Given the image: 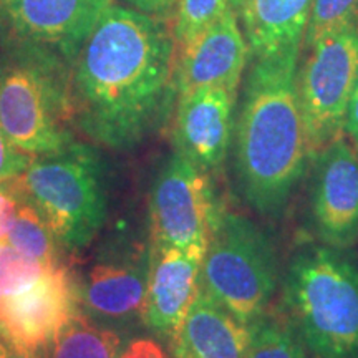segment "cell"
<instances>
[{
	"mask_svg": "<svg viewBox=\"0 0 358 358\" xmlns=\"http://www.w3.org/2000/svg\"><path fill=\"white\" fill-rule=\"evenodd\" d=\"M204 254L189 250L151 252L143 320L151 330L173 340L198 295Z\"/></svg>",
	"mask_w": 358,
	"mask_h": 358,
	"instance_id": "5bb4252c",
	"label": "cell"
},
{
	"mask_svg": "<svg viewBox=\"0 0 358 358\" xmlns=\"http://www.w3.org/2000/svg\"><path fill=\"white\" fill-rule=\"evenodd\" d=\"M8 181L69 252L90 245L108 217L105 169L92 146L70 143L58 153L35 158L25 173Z\"/></svg>",
	"mask_w": 358,
	"mask_h": 358,
	"instance_id": "277c9868",
	"label": "cell"
},
{
	"mask_svg": "<svg viewBox=\"0 0 358 358\" xmlns=\"http://www.w3.org/2000/svg\"><path fill=\"white\" fill-rule=\"evenodd\" d=\"M250 342L244 358H306L295 327L279 319H257L250 324Z\"/></svg>",
	"mask_w": 358,
	"mask_h": 358,
	"instance_id": "ffe728a7",
	"label": "cell"
},
{
	"mask_svg": "<svg viewBox=\"0 0 358 358\" xmlns=\"http://www.w3.org/2000/svg\"><path fill=\"white\" fill-rule=\"evenodd\" d=\"M150 266L140 262H101L80 287V302L100 319L124 320L143 313Z\"/></svg>",
	"mask_w": 358,
	"mask_h": 358,
	"instance_id": "e0dca14e",
	"label": "cell"
},
{
	"mask_svg": "<svg viewBox=\"0 0 358 358\" xmlns=\"http://www.w3.org/2000/svg\"><path fill=\"white\" fill-rule=\"evenodd\" d=\"M345 133L348 134V138H350L352 143L355 145L357 151H358V77H357L355 88H353L350 106H348Z\"/></svg>",
	"mask_w": 358,
	"mask_h": 358,
	"instance_id": "83f0119b",
	"label": "cell"
},
{
	"mask_svg": "<svg viewBox=\"0 0 358 358\" xmlns=\"http://www.w3.org/2000/svg\"><path fill=\"white\" fill-rule=\"evenodd\" d=\"M7 338V337H6ZM47 347H30L7 338L6 358H47Z\"/></svg>",
	"mask_w": 358,
	"mask_h": 358,
	"instance_id": "4316f807",
	"label": "cell"
},
{
	"mask_svg": "<svg viewBox=\"0 0 358 358\" xmlns=\"http://www.w3.org/2000/svg\"><path fill=\"white\" fill-rule=\"evenodd\" d=\"M174 75L169 22L113 3L73 60L70 123L98 145L129 150L166 120Z\"/></svg>",
	"mask_w": 358,
	"mask_h": 358,
	"instance_id": "6da1fadb",
	"label": "cell"
},
{
	"mask_svg": "<svg viewBox=\"0 0 358 358\" xmlns=\"http://www.w3.org/2000/svg\"><path fill=\"white\" fill-rule=\"evenodd\" d=\"M358 20V0H312L302 48L337 34Z\"/></svg>",
	"mask_w": 358,
	"mask_h": 358,
	"instance_id": "7402d4cb",
	"label": "cell"
},
{
	"mask_svg": "<svg viewBox=\"0 0 358 358\" xmlns=\"http://www.w3.org/2000/svg\"><path fill=\"white\" fill-rule=\"evenodd\" d=\"M6 294V287H3V284H2V280H0V299H2V295Z\"/></svg>",
	"mask_w": 358,
	"mask_h": 358,
	"instance_id": "4dcf8cb0",
	"label": "cell"
},
{
	"mask_svg": "<svg viewBox=\"0 0 358 358\" xmlns=\"http://www.w3.org/2000/svg\"><path fill=\"white\" fill-rule=\"evenodd\" d=\"M47 348V358H118L120 337L113 330L90 324L80 312L58 330Z\"/></svg>",
	"mask_w": 358,
	"mask_h": 358,
	"instance_id": "d6986e66",
	"label": "cell"
},
{
	"mask_svg": "<svg viewBox=\"0 0 358 358\" xmlns=\"http://www.w3.org/2000/svg\"><path fill=\"white\" fill-rule=\"evenodd\" d=\"M221 213L206 173L174 153L151 191V252L179 249L206 254Z\"/></svg>",
	"mask_w": 358,
	"mask_h": 358,
	"instance_id": "ba28073f",
	"label": "cell"
},
{
	"mask_svg": "<svg viewBox=\"0 0 358 358\" xmlns=\"http://www.w3.org/2000/svg\"><path fill=\"white\" fill-rule=\"evenodd\" d=\"M275 284V256L266 234L248 217L222 211L201 266V290L250 325L264 315Z\"/></svg>",
	"mask_w": 358,
	"mask_h": 358,
	"instance_id": "8992f818",
	"label": "cell"
},
{
	"mask_svg": "<svg viewBox=\"0 0 358 358\" xmlns=\"http://www.w3.org/2000/svg\"><path fill=\"white\" fill-rule=\"evenodd\" d=\"M312 217L325 245L345 250L358 243V151L338 138L315 158Z\"/></svg>",
	"mask_w": 358,
	"mask_h": 358,
	"instance_id": "8fae6325",
	"label": "cell"
},
{
	"mask_svg": "<svg viewBox=\"0 0 358 358\" xmlns=\"http://www.w3.org/2000/svg\"><path fill=\"white\" fill-rule=\"evenodd\" d=\"M27 261L43 268L60 266L62 245L53 234L52 227L32 204L22 201L19 211L8 232L7 243Z\"/></svg>",
	"mask_w": 358,
	"mask_h": 358,
	"instance_id": "ac0fdd59",
	"label": "cell"
},
{
	"mask_svg": "<svg viewBox=\"0 0 358 358\" xmlns=\"http://www.w3.org/2000/svg\"><path fill=\"white\" fill-rule=\"evenodd\" d=\"M250 62L248 40L232 6L213 27L176 52V92L227 88L237 92Z\"/></svg>",
	"mask_w": 358,
	"mask_h": 358,
	"instance_id": "4fadbf2b",
	"label": "cell"
},
{
	"mask_svg": "<svg viewBox=\"0 0 358 358\" xmlns=\"http://www.w3.org/2000/svg\"><path fill=\"white\" fill-rule=\"evenodd\" d=\"M118 358H164V353L153 340L140 338L129 343Z\"/></svg>",
	"mask_w": 358,
	"mask_h": 358,
	"instance_id": "484cf974",
	"label": "cell"
},
{
	"mask_svg": "<svg viewBox=\"0 0 358 358\" xmlns=\"http://www.w3.org/2000/svg\"><path fill=\"white\" fill-rule=\"evenodd\" d=\"M20 203L22 199L12 187L10 181L0 182V244L7 243L8 232H10Z\"/></svg>",
	"mask_w": 358,
	"mask_h": 358,
	"instance_id": "cb8c5ba5",
	"label": "cell"
},
{
	"mask_svg": "<svg viewBox=\"0 0 358 358\" xmlns=\"http://www.w3.org/2000/svg\"><path fill=\"white\" fill-rule=\"evenodd\" d=\"M357 77L358 20L302 48L297 92L310 159L345 133Z\"/></svg>",
	"mask_w": 358,
	"mask_h": 358,
	"instance_id": "52a82bcc",
	"label": "cell"
},
{
	"mask_svg": "<svg viewBox=\"0 0 358 358\" xmlns=\"http://www.w3.org/2000/svg\"><path fill=\"white\" fill-rule=\"evenodd\" d=\"M290 324L317 358H358V262L342 249L310 248L290 264Z\"/></svg>",
	"mask_w": 358,
	"mask_h": 358,
	"instance_id": "3957f363",
	"label": "cell"
},
{
	"mask_svg": "<svg viewBox=\"0 0 358 358\" xmlns=\"http://www.w3.org/2000/svg\"><path fill=\"white\" fill-rule=\"evenodd\" d=\"M250 327L199 289L173 337L176 358H244Z\"/></svg>",
	"mask_w": 358,
	"mask_h": 358,
	"instance_id": "9a60e30c",
	"label": "cell"
},
{
	"mask_svg": "<svg viewBox=\"0 0 358 358\" xmlns=\"http://www.w3.org/2000/svg\"><path fill=\"white\" fill-rule=\"evenodd\" d=\"M231 8V0H178L173 17L176 52L194 42Z\"/></svg>",
	"mask_w": 358,
	"mask_h": 358,
	"instance_id": "44dd1931",
	"label": "cell"
},
{
	"mask_svg": "<svg viewBox=\"0 0 358 358\" xmlns=\"http://www.w3.org/2000/svg\"><path fill=\"white\" fill-rule=\"evenodd\" d=\"M80 287L65 264L45 268L0 299V330L30 347H47L58 330L80 313Z\"/></svg>",
	"mask_w": 358,
	"mask_h": 358,
	"instance_id": "9c48e42d",
	"label": "cell"
},
{
	"mask_svg": "<svg viewBox=\"0 0 358 358\" xmlns=\"http://www.w3.org/2000/svg\"><path fill=\"white\" fill-rule=\"evenodd\" d=\"M69 78L57 57L27 47L0 69V128L35 158L73 143L65 127L70 122Z\"/></svg>",
	"mask_w": 358,
	"mask_h": 358,
	"instance_id": "5b68a950",
	"label": "cell"
},
{
	"mask_svg": "<svg viewBox=\"0 0 358 358\" xmlns=\"http://www.w3.org/2000/svg\"><path fill=\"white\" fill-rule=\"evenodd\" d=\"M237 92L199 88L178 96L173 143L176 153L208 173L221 166L234 131Z\"/></svg>",
	"mask_w": 358,
	"mask_h": 358,
	"instance_id": "7c38bea8",
	"label": "cell"
},
{
	"mask_svg": "<svg viewBox=\"0 0 358 358\" xmlns=\"http://www.w3.org/2000/svg\"><path fill=\"white\" fill-rule=\"evenodd\" d=\"M302 43L250 58L236 122V164L244 198L277 216L301 181L308 158L299 103Z\"/></svg>",
	"mask_w": 358,
	"mask_h": 358,
	"instance_id": "7a4b0ae2",
	"label": "cell"
},
{
	"mask_svg": "<svg viewBox=\"0 0 358 358\" xmlns=\"http://www.w3.org/2000/svg\"><path fill=\"white\" fill-rule=\"evenodd\" d=\"M124 6L134 10L156 17V19L173 22L178 0H122Z\"/></svg>",
	"mask_w": 358,
	"mask_h": 358,
	"instance_id": "d4e9b609",
	"label": "cell"
},
{
	"mask_svg": "<svg viewBox=\"0 0 358 358\" xmlns=\"http://www.w3.org/2000/svg\"><path fill=\"white\" fill-rule=\"evenodd\" d=\"M34 161L35 156L13 145L3 133V129L0 128V182L20 176Z\"/></svg>",
	"mask_w": 358,
	"mask_h": 358,
	"instance_id": "603a6c76",
	"label": "cell"
},
{
	"mask_svg": "<svg viewBox=\"0 0 358 358\" xmlns=\"http://www.w3.org/2000/svg\"><path fill=\"white\" fill-rule=\"evenodd\" d=\"M13 2H15V0H0V20H2V17L6 15L8 8L12 7Z\"/></svg>",
	"mask_w": 358,
	"mask_h": 358,
	"instance_id": "f1b7e54d",
	"label": "cell"
},
{
	"mask_svg": "<svg viewBox=\"0 0 358 358\" xmlns=\"http://www.w3.org/2000/svg\"><path fill=\"white\" fill-rule=\"evenodd\" d=\"M250 58L302 43L312 0H231Z\"/></svg>",
	"mask_w": 358,
	"mask_h": 358,
	"instance_id": "2e32d148",
	"label": "cell"
},
{
	"mask_svg": "<svg viewBox=\"0 0 358 358\" xmlns=\"http://www.w3.org/2000/svg\"><path fill=\"white\" fill-rule=\"evenodd\" d=\"M6 353H7V338L6 335L2 334V330H0V358H6Z\"/></svg>",
	"mask_w": 358,
	"mask_h": 358,
	"instance_id": "f546056e",
	"label": "cell"
},
{
	"mask_svg": "<svg viewBox=\"0 0 358 358\" xmlns=\"http://www.w3.org/2000/svg\"><path fill=\"white\" fill-rule=\"evenodd\" d=\"M115 0H15L6 22L20 47L73 64L90 34Z\"/></svg>",
	"mask_w": 358,
	"mask_h": 358,
	"instance_id": "30bf717a",
	"label": "cell"
}]
</instances>
